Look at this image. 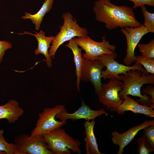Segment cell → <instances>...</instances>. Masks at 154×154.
<instances>
[{"mask_svg": "<svg viewBox=\"0 0 154 154\" xmlns=\"http://www.w3.org/2000/svg\"><path fill=\"white\" fill-rule=\"evenodd\" d=\"M111 0L96 1L93 8L96 20L105 23L107 29L136 28L142 25L136 20L133 8L126 5H116Z\"/></svg>", "mask_w": 154, "mask_h": 154, "instance_id": "cell-1", "label": "cell"}, {"mask_svg": "<svg viewBox=\"0 0 154 154\" xmlns=\"http://www.w3.org/2000/svg\"><path fill=\"white\" fill-rule=\"evenodd\" d=\"M119 80L123 82L122 90L119 92L120 98L123 100L126 96L131 95L140 98L136 102L143 105L149 106L154 108V101L149 96L141 94V88L145 84H154V74H147L140 70H133L125 74L118 75Z\"/></svg>", "mask_w": 154, "mask_h": 154, "instance_id": "cell-2", "label": "cell"}, {"mask_svg": "<svg viewBox=\"0 0 154 154\" xmlns=\"http://www.w3.org/2000/svg\"><path fill=\"white\" fill-rule=\"evenodd\" d=\"M48 148L52 154H80V141L75 139L60 127L56 129L43 135Z\"/></svg>", "mask_w": 154, "mask_h": 154, "instance_id": "cell-3", "label": "cell"}, {"mask_svg": "<svg viewBox=\"0 0 154 154\" xmlns=\"http://www.w3.org/2000/svg\"><path fill=\"white\" fill-rule=\"evenodd\" d=\"M62 17L63 20V25L60 27V31L55 36L48 51L49 56L52 59L60 46L65 42L75 37L88 35L87 29L80 27L71 13H64Z\"/></svg>", "mask_w": 154, "mask_h": 154, "instance_id": "cell-4", "label": "cell"}, {"mask_svg": "<svg viewBox=\"0 0 154 154\" xmlns=\"http://www.w3.org/2000/svg\"><path fill=\"white\" fill-rule=\"evenodd\" d=\"M65 110V107L62 105L43 109V111L39 114L35 127L31 131L30 136L42 135L65 125L66 121H58L55 117L57 114Z\"/></svg>", "mask_w": 154, "mask_h": 154, "instance_id": "cell-5", "label": "cell"}, {"mask_svg": "<svg viewBox=\"0 0 154 154\" xmlns=\"http://www.w3.org/2000/svg\"><path fill=\"white\" fill-rule=\"evenodd\" d=\"M76 43L85 52L82 55L84 59L94 60L104 54H111L116 49V46L110 44L106 40V37H102L101 42H96L88 36L74 38Z\"/></svg>", "mask_w": 154, "mask_h": 154, "instance_id": "cell-6", "label": "cell"}, {"mask_svg": "<svg viewBox=\"0 0 154 154\" xmlns=\"http://www.w3.org/2000/svg\"><path fill=\"white\" fill-rule=\"evenodd\" d=\"M19 154H52L43 135L31 137L23 133L14 140Z\"/></svg>", "mask_w": 154, "mask_h": 154, "instance_id": "cell-7", "label": "cell"}, {"mask_svg": "<svg viewBox=\"0 0 154 154\" xmlns=\"http://www.w3.org/2000/svg\"><path fill=\"white\" fill-rule=\"evenodd\" d=\"M117 56V53L114 52L111 54H104L98 57V59L102 62L106 68L105 70L102 72V78L104 80L112 78L119 80V75L125 74L128 71L133 70H137L145 74H149L140 63L135 62V64L132 66L119 63L115 60Z\"/></svg>", "mask_w": 154, "mask_h": 154, "instance_id": "cell-8", "label": "cell"}, {"mask_svg": "<svg viewBox=\"0 0 154 154\" xmlns=\"http://www.w3.org/2000/svg\"><path fill=\"white\" fill-rule=\"evenodd\" d=\"M123 86V82L115 78H110L108 83L102 84L97 94L100 102L110 111L117 112L118 106L123 101L119 95Z\"/></svg>", "mask_w": 154, "mask_h": 154, "instance_id": "cell-9", "label": "cell"}, {"mask_svg": "<svg viewBox=\"0 0 154 154\" xmlns=\"http://www.w3.org/2000/svg\"><path fill=\"white\" fill-rule=\"evenodd\" d=\"M104 66L98 59L94 60L84 59L82 69L80 80L83 82H90L92 84L96 94L100 91L102 83L101 74Z\"/></svg>", "mask_w": 154, "mask_h": 154, "instance_id": "cell-10", "label": "cell"}, {"mask_svg": "<svg viewBox=\"0 0 154 154\" xmlns=\"http://www.w3.org/2000/svg\"><path fill=\"white\" fill-rule=\"evenodd\" d=\"M121 31L125 36L127 42L126 56L123 60L124 64L129 66L134 61L135 50L142 37L149 33L143 25L138 27H126L121 28Z\"/></svg>", "mask_w": 154, "mask_h": 154, "instance_id": "cell-11", "label": "cell"}, {"mask_svg": "<svg viewBox=\"0 0 154 154\" xmlns=\"http://www.w3.org/2000/svg\"><path fill=\"white\" fill-rule=\"evenodd\" d=\"M102 114L109 115L104 108L98 110H92L89 106L85 104L82 99L81 106L76 111L70 114L68 113L66 110L64 111L57 114L55 117L61 121H66L70 119L74 121L83 119L86 121H90L94 120L96 117Z\"/></svg>", "mask_w": 154, "mask_h": 154, "instance_id": "cell-12", "label": "cell"}, {"mask_svg": "<svg viewBox=\"0 0 154 154\" xmlns=\"http://www.w3.org/2000/svg\"><path fill=\"white\" fill-rule=\"evenodd\" d=\"M154 125L153 120H146L141 124L133 126L122 133H119L117 131L112 132L111 140L114 144L119 147L117 154L123 153L124 147L133 140L140 130L147 126Z\"/></svg>", "mask_w": 154, "mask_h": 154, "instance_id": "cell-13", "label": "cell"}, {"mask_svg": "<svg viewBox=\"0 0 154 154\" xmlns=\"http://www.w3.org/2000/svg\"><path fill=\"white\" fill-rule=\"evenodd\" d=\"M35 34H33L30 32L24 31L23 33H19L20 35L28 34L34 36L37 38L38 42L37 48L35 50L36 55L42 54L46 58L45 61L47 66L50 68L52 65V60L48 53V50L50 48V44L53 40L55 36L52 35L50 37L45 36V33L42 30L39 33L34 31Z\"/></svg>", "mask_w": 154, "mask_h": 154, "instance_id": "cell-14", "label": "cell"}, {"mask_svg": "<svg viewBox=\"0 0 154 154\" xmlns=\"http://www.w3.org/2000/svg\"><path fill=\"white\" fill-rule=\"evenodd\" d=\"M153 109L151 107L141 104L126 96L122 104L118 106L116 112L119 114H123L125 112L130 111L135 114H142L146 116L153 117H154Z\"/></svg>", "mask_w": 154, "mask_h": 154, "instance_id": "cell-15", "label": "cell"}, {"mask_svg": "<svg viewBox=\"0 0 154 154\" xmlns=\"http://www.w3.org/2000/svg\"><path fill=\"white\" fill-rule=\"evenodd\" d=\"M24 113L23 109L15 100H10L5 104L0 106V119H6L9 123H15Z\"/></svg>", "mask_w": 154, "mask_h": 154, "instance_id": "cell-16", "label": "cell"}, {"mask_svg": "<svg viewBox=\"0 0 154 154\" xmlns=\"http://www.w3.org/2000/svg\"><path fill=\"white\" fill-rule=\"evenodd\" d=\"M96 122L86 121L84 123L86 136L84 138L86 154H103L100 152L98 148L94 129Z\"/></svg>", "mask_w": 154, "mask_h": 154, "instance_id": "cell-17", "label": "cell"}, {"mask_svg": "<svg viewBox=\"0 0 154 154\" xmlns=\"http://www.w3.org/2000/svg\"><path fill=\"white\" fill-rule=\"evenodd\" d=\"M65 46L71 50L73 54L76 77V86L77 91L80 92V76L84 59L81 52L82 49L78 47L79 46L75 42L74 38L69 40L68 43Z\"/></svg>", "mask_w": 154, "mask_h": 154, "instance_id": "cell-18", "label": "cell"}, {"mask_svg": "<svg viewBox=\"0 0 154 154\" xmlns=\"http://www.w3.org/2000/svg\"><path fill=\"white\" fill-rule=\"evenodd\" d=\"M54 0H45L39 10L36 13L32 15L27 12L25 13V15L22 17L23 20L30 19L33 24H35V29L38 30L43 18L45 14L52 9Z\"/></svg>", "mask_w": 154, "mask_h": 154, "instance_id": "cell-19", "label": "cell"}, {"mask_svg": "<svg viewBox=\"0 0 154 154\" xmlns=\"http://www.w3.org/2000/svg\"><path fill=\"white\" fill-rule=\"evenodd\" d=\"M143 129L145 145L150 152H153L154 151V125L147 126Z\"/></svg>", "mask_w": 154, "mask_h": 154, "instance_id": "cell-20", "label": "cell"}, {"mask_svg": "<svg viewBox=\"0 0 154 154\" xmlns=\"http://www.w3.org/2000/svg\"><path fill=\"white\" fill-rule=\"evenodd\" d=\"M4 133L3 129L0 130V151L6 154H19L15 144L8 143L5 140Z\"/></svg>", "mask_w": 154, "mask_h": 154, "instance_id": "cell-21", "label": "cell"}, {"mask_svg": "<svg viewBox=\"0 0 154 154\" xmlns=\"http://www.w3.org/2000/svg\"><path fill=\"white\" fill-rule=\"evenodd\" d=\"M134 61L143 65L148 73L154 74V58H149L142 56H135Z\"/></svg>", "mask_w": 154, "mask_h": 154, "instance_id": "cell-22", "label": "cell"}, {"mask_svg": "<svg viewBox=\"0 0 154 154\" xmlns=\"http://www.w3.org/2000/svg\"><path fill=\"white\" fill-rule=\"evenodd\" d=\"M141 11L144 18L143 25L147 28L149 33H154V13L148 12L144 6L141 7Z\"/></svg>", "mask_w": 154, "mask_h": 154, "instance_id": "cell-23", "label": "cell"}, {"mask_svg": "<svg viewBox=\"0 0 154 154\" xmlns=\"http://www.w3.org/2000/svg\"><path fill=\"white\" fill-rule=\"evenodd\" d=\"M141 56L149 58H154V39L148 43L137 44Z\"/></svg>", "mask_w": 154, "mask_h": 154, "instance_id": "cell-24", "label": "cell"}, {"mask_svg": "<svg viewBox=\"0 0 154 154\" xmlns=\"http://www.w3.org/2000/svg\"><path fill=\"white\" fill-rule=\"evenodd\" d=\"M12 46L9 42L5 40H0V64L3 60L6 51L12 48Z\"/></svg>", "mask_w": 154, "mask_h": 154, "instance_id": "cell-25", "label": "cell"}, {"mask_svg": "<svg viewBox=\"0 0 154 154\" xmlns=\"http://www.w3.org/2000/svg\"><path fill=\"white\" fill-rule=\"evenodd\" d=\"M133 3V8L135 9L138 7H141L145 5L154 6V0H127Z\"/></svg>", "mask_w": 154, "mask_h": 154, "instance_id": "cell-26", "label": "cell"}, {"mask_svg": "<svg viewBox=\"0 0 154 154\" xmlns=\"http://www.w3.org/2000/svg\"><path fill=\"white\" fill-rule=\"evenodd\" d=\"M137 143L139 148V154H148L149 151L147 148L145 144L144 137L143 136L139 139Z\"/></svg>", "mask_w": 154, "mask_h": 154, "instance_id": "cell-27", "label": "cell"}, {"mask_svg": "<svg viewBox=\"0 0 154 154\" xmlns=\"http://www.w3.org/2000/svg\"><path fill=\"white\" fill-rule=\"evenodd\" d=\"M142 91L145 94L151 96L152 100L154 101V88L153 86L151 85L147 86Z\"/></svg>", "mask_w": 154, "mask_h": 154, "instance_id": "cell-28", "label": "cell"}, {"mask_svg": "<svg viewBox=\"0 0 154 154\" xmlns=\"http://www.w3.org/2000/svg\"><path fill=\"white\" fill-rule=\"evenodd\" d=\"M0 154H6V153L4 152L0 151Z\"/></svg>", "mask_w": 154, "mask_h": 154, "instance_id": "cell-29", "label": "cell"}, {"mask_svg": "<svg viewBox=\"0 0 154 154\" xmlns=\"http://www.w3.org/2000/svg\"></svg>", "mask_w": 154, "mask_h": 154, "instance_id": "cell-30", "label": "cell"}]
</instances>
